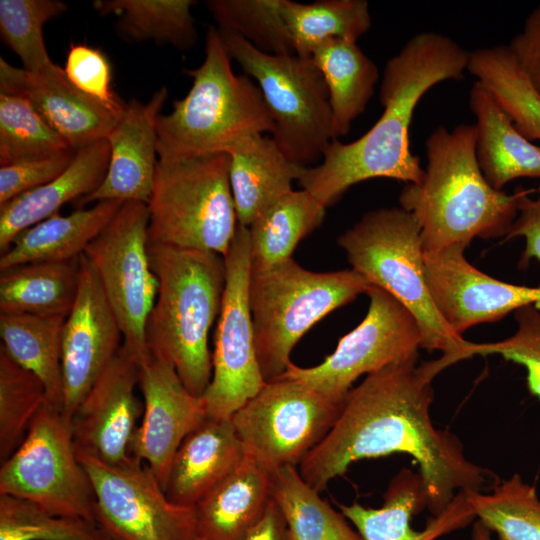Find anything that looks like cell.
I'll return each instance as SVG.
<instances>
[{
    "instance_id": "obj_24",
    "label": "cell",
    "mask_w": 540,
    "mask_h": 540,
    "mask_svg": "<svg viewBox=\"0 0 540 540\" xmlns=\"http://www.w3.org/2000/svg\"><path fill=\"white\" fill-rule=\"evenodd\" d=\"M107 138L78 151L70 165L52 181L0 206V251H6L27 228L59 213L60 208L93 193L108 170Z\"/></svg>"
},
{
    "instance_id": "obj_28",
    "label": "cell",
    "mask_w": 540,
    "mask_h": 540,
    "mask_svg": "<svg viewBox=\"0 0 540 540\" xmlns=\"http://www.w3.org/2000/svg\"><path fill=\"white\" fill-rule=\"evenodd\" d=\"M122 203L96 202L66 216L54 214L27 228L1 253L0 271L29 262L78 258L110 223Z\"/></svg>"
},
{
    "instance_id": "obj_26",
    "label": "cell",
    "mask_w": 540,
    "mask_h": 540,
    "mask_svg": "<svg viewBox=\"0 0 540 540\" xmlns=\"http://www.w3.org/2000/svg\"><path fill=\"white\" fill-rule=\"evenodd\" d=\"M271 486V471L246 455L194 506L198 536L207 540H243L272 499Z\"/></svg>"
},
{
    "instance_id": "obj_23",
    "label": "cell",
    "mask_w": 540,
    "mask_h": 540,
    "mask_svg": "<svg viewBox=\"0 0 540 540\" xmlns=\"http://www.w3.org/2000/svg\"><path fill=\"white\" fill-rule=\"evenodd\" d=\"M231 419L208 418L178 448L165 487L175 504L195 506L245 459Z\"/></svg>"
},
{
    "instance_id": "obj_40",
    "label": "cell",
    "mask_w": 540,
    "mask_h": 540,
    "mask_svg": "<svg viewBox=\"0 0 540 540\" xmlns=\"http://www.w3.org/2000/svg\"><path fill=\"white\" fill-rule=\"evenodd\" d=\"M47 402L41 380L0 348L1 463L19 447L33 419Z\"/></svg>"
},
{
    "instance_id": "obj_50",
    "label": "cell",
    "mask_w": 540,
    "mask_h": 540,
    "mask_svg": "<svg viewBox=\"0 0 540 540\" xmlns=\"http://www.w3.org/2000/svg\"><path fill=\"white\" fill-rule=\"evenodd\" d=\"M94 540H116L110 536H107L105 535L104 533H102L100 536H98L97 538H95Z\"/></svg>"
},
{
    "instance_id": "obj_41",
    "label": "cell",
    "mask_w": 540,
    "mask_h": 540,
    "mask_svg": "<svg viewBox=\"0 0 540 540\" xmlns=\"http://www.w3.org/2000/svg\"><path fill=\"white\" fill-rule=\"evenodd\" d=\"M68 9L59 0H0V35L28 71H38L50 64L44 25Z\"/></svg>"
},
{
    "instance_id": "obj_44",
    "label": "cell",
    "mask_w": 540,
    "mask_h": 540,
    "mask_svg": "<svg viewBox=\"0 0 540 540\" xmlns=\"http://www.w3.org/2000/svg\"><path fill=\"white\" fill-rule=\"evenodd\" d=\"M69 81L80 91L115 111L125 102L112 89V69L105 54L85 44H72L64 67Z\"/></svg>"
},
{
    "instance_id": "obj_12",
    "label": "cell",
    "mask_w": 540,
    "mask_h": 540,
    "mask_svg": "<svg viewBox=\"0 0 540 540\" xmlns=\"http://www.w3.org/2000/svg\"><path fill=\"white\" fill-rule=\"evenodd\" d=\"M147 203L123 202L104 230L86 247L123 334V346L140 366L150 358L145 327L158 292L148 254Z\"/></svg>"
},
{
    "instance_id": "obj_36",
    "label": "cell",
    "mask_w": 540,
    "mask_h": 540,
    "mask_svg": "<svg viewBox=\"0 0 540 540\" xmlns=\"http://www.w3.org/2000/svg\"><path fill=\"white\" fill-rule=\"evenodd\" d=\"M281 12L294 52L302 57H311L313 51L328 39L357 41L371 27L366 0H318L311 3L281 0Z\"/></svg>"
},
{
    "instance_id": "obj_32",
    "label": "cell",
    "mask_w": 540,
    "mask_h": 540,
    "mask_svg": "<svg viewBox=\"0 0 540 540\" xmlns=\"http://www.w3.org/2000/svg\"><path fill=\"white\" fill-rule=\"evenodd\" d=\"M326 207L308 191L292 190L248 226L251 271H262L292 258L299 242L321 225Z\"/></svg>"
},
{
    "instance_id": "obj_21",
    "label": "cell",
    "mask_w": 540,
    "mask_h": 540,
    "mask_svg": "<svg viewBox=\"0 0 540 540\" xmlns=\"http://www.w3.org/2000/svg\"><path fill=\"white\" fill-rule=\"evenodd\" d=\"M168 97L162 86L142 103L131 99L107 136L110 160L100 186L79 199V206L106 200L147 203L153 188L157 155V119Z\"/></svg>"
},
{
    "instance_id": "obj_34",
    "label": "cell",
    "mask_w": 540,
    "mask_h": 540,
    "mask_svg": "<svg viewBox=\"0 0 540 540\" xmlns=\"http://www.w3.org/2000/svg\"><path fill=\"white\" fill-rule=\"evenodd\" d=\"M467 69L490 91L522 135L530 141L540 140V97L507 44L470 52Z\"/></svg>"
},
{
    "instance_id": "obj_16",
    "label": "cell",
    "mask_w": 540,
    "mask_h": 540,
    "mask_svg": "<svg viewBox=\"0 0 540 540\" xmlns=\"http://www.w3.org/2000/svg\"><path fill=\"white\" fill-rule=\"evenodd\" d=\"M121 340L94 267L82 254L77 295L62 331L63 413L69 419L119 352Z\"/></svg>"
},
{
    "instance_id": "obj_45",
    "label": "cell",
    "mask_w": 540,
    "mask_h": 540,
    "mask_svg": "<svg viewBox=\"0 0 540 540\" xmlns=\"http://www.w3.org/2000/svg\"><path fill=\"white\" fill-rule=\"evenodd\" d=\"M76 151L0 167V206L55 179L70 165Z\"/></svg>"
},
{
    "instance_id": "obj_20",
    "label": "cell",
    "mask_w": 540,
    "mask_h": 540,
    "mask_svg": "<svg viewBox=\"0 0 540 540\" xmlns=\"http://www.w3.org/2000/svg\"><path fill=\"white\" fill-rule=\"evenodd\" d=\"M0 92L26 99L75 151L107 138L122 113L80 91L54 63L32 72L1 57Z\"/></svg>"
},
{
    "instance_id": "obj_4",
    "label": "cell",
    "mask_w": 540,
    "mask_h": 540,
    "mask_svg": "<svg viewBox=\"0 0 540 540\" xmlns=\"http://www.w3.org/2000/svg\"><path fill=\"white\" fill-rule=\"evenodd\" d=\"M148 254L158 280L145 327L148 350L172 365L186 388L202 397L212 377L208 336L222 305L224 256L150 242Z\"/></svg>"
},
{
    "instance_id": "obj_43",
    "label": "cell",
    "mask_w": 540,
    "mask_h": 540,
    "mask_svg": "<svg viewBox=\"0 0 540 540\" xmlns=\"http://www.w3.org/2000/svg\"><path fill=\"white\" fill-rule=\"evenodd\" d=\"M516 330L508 338L490 343H475L471 357L499 355L523 366L530 393L540 400V303L514 312Z\"/></svg>"
},
{
    "instance_id": "obj_49",
    "label": "cell",
    "mask_w": 540,
    "mask_h": 540,
    "mask_svg": "<svg viewBox=\"0 0 540 540\" xmlns=\"http://www.w3.org/2000/svg\"><path fill=\"white\" fill-rule=\"evenodd\" d=\"M472 540H493L492 532L479 520L472 527Z\"/></svg>"
},
{
    "instance_id": "obj_22",
    "label": "cell",
    "mask_w": 540,
    "mask_h": 540,
    "mask_svg": "<svg viewBox=\"0 0 540 540\" xmlns=\"http://www.w3.org/2000/svg\"><path fill=\"white\" fill-rule=\"evenodd\" d=\"M467 493L460 491L443 513L432 516L422 531L413 529L411 520L426 507V496L419 473L408 469L391 480L380 508L356 502L337 506L364 540H436L476 519Z\"/></svg>"
},
{
    "instance_id": "obj_25",
    "label": "cell",
    "mask_w": 540,
    "mask_h": 540,
    "mask_svg": "<svg viewBox=\"0 0 540 540\" xmlns=\"http://www.w3.org/2000/svg\"><path fill=\"white\" fill-rule=\"evenodd\" d=\"M476 118V158L487 182L496 190L523 177L540 178V146L522 135L494 96L478 81L469 92Z\"/></svg>"
},
{
    "instance_id": "obj_9",
    "label": "cell",
    "mask_w": 540,
    "mask_h": 540,
    "mask_svg": "<svg viewBox=\"0 0 540 540\" xmlns=\"http://www.w3.org/2000/svg\"><path fill=\"white\" fill-rule=\"evenodd\" d=\"M218 31L230 58L261 90L277 147L292 163L313 166L333 140L329 93L313 59L266 54L237 34Z\"/></svg>"
},
{
    "instance_id": "obj_39",
    "label": "cell",
    "mask_w": 540,
    "mask_h": 540,
    "mask_svg": "<svg viewBox=\"0 0 540 540\" xmlns=\"http://www.w3.org/2000/svg\"><path fill=\"white\" fill-rule=\"evenodd\" d=\"M206 6L219 30L237 34L266 54H295L281 0H209Z\"/></svg>"
},
{
    "instance_id": "obj_8",
    "label": "cell",
    "mask_w": 540,
    "mask_h": 540,
    "mask_svg": "<svg viewBox=\"0 0 540 540\" xmlns=\"http://www.w3.org/2000/svg\"><path fill=\"white\" fill-rule=\"evenodd\" d=\"M229 155L158 157L147 202L148 240L225 255L238 222Z\"/></svg>"
},
{
    "instance_id": "obj_51",
    "label": "cell",
    "mask_w": 540,
    "mask_h": 540,
    "mask_svg": "<svg viewBox=\"0 0 540 540\" xmlns=\"http://www.w3.org/2000/svg\"><path fill=\"white\" fill-rule=\"evenodd\" d=\"M196 540H207V539L198 536Z\"/></svg>"
},
{
    "instance_id": "obj_10",
    "label": "cell",
    "mask_w": 540,
    "mask_h": 540,
    "mask_svg": "<svg viewBox=\"0 0 540 540\" xmlns=\"http://www.w3.org/2000/svg\"><path fill=\"white\" fill-rule=\"evenodd\" d=\"M0 494L97 525L93 488L77 454L71 421L61 409L47 402L19 447L1 463Z\"/></svg>"
},
{
    "instance_id": "obj_17",
    "label": "cell",
    "mask_w": 540,
    "mask_h": 540,
    "mask_svg": "<svg viewBox=\"0 0 540 540\" xmlns=\"http://www.w3.org/2000/svg\"><path fill=\"white\" fill-rule=\"evenodd\" d=\"M464 247L424 253V272L432 299L450 328L467 329L496 322L511 312L540 303V284L500 281L468 262Z\"/></svg>"
},
{
    "instance_id": "obj_14",
    "label": "cell",
    "mask_w": 540,
    "mask_h": 540,
    "mask_svg": "<svg viewBox=\"0 0 540 540\" xmlns=\"http://www.w3.org/2000/svg\"><path fill=\"white\" fill-rule=\"evenodd\" d=\"M224 259L226 281L214 336L212 377L202 395L207 417L213 419H231L266 383L257 359L249 304L248 227L238 224Z\"/></svg>"
},
{
    "instance_id": "obj_30",
    "label": "cell",
    "mask_w": 540,
    "mask_h": 540,
    "mask_svg": "<svg viewBox=\"0 0 540 540\" xmlns=\"http://www.w3.org/2000/svg\"><path fill=\"white\" fill-rule=\"evenodd\" d=\"M66 316L0 312L2 348L43 383L48 403L63 411L62 331Z\"/></svg>"
},
{
    "instance_id": "obj_31",
    "label": "cell",
    "mask_w": 540,
    "mask_h": 540,
    "mask_svg": "<svg viewBox=\"0 0 540 540\" xmlns=\"http://www.w3.org/2000/svg\"><path fill=\"white\" fill-rule=\"evenodd\" d=\"M80 256L38 261L0 271V312L69 314L78 290Z\"/></svg>"
},
{
    "instance_id": "obj_42",
    "label": "cell",
    "mask_w": 540,
    "mask_h": 540,
    "mask_svg": "<svg viewBox=\"0 0 540 540\" xmlns=\"http://www.w3.org/2000/svg\"><path fill=\"white\" fill-rule=\"evenodd\" d=\"M102 533L86 520L58 516L31 501L0 494V540H94Z\"/></svg>"
},
{
    "instance_id": "obj_1",
    "label": "cell",
    "mask_w": 540,
    "mask_h": 540,
    "mask_svg": "<svg viewBox=\"0 0 540 540\" xmlns=\"http://www.w3.org/2000/svg\"><path fill=\"white\" fill-rule=\"evenodd\" d=\"M418 358L372 372L350 390L330 431L299 464L308 485L321 492L356 461L402 453L419 466L432 516L460 491H481L491 473L470 461L460 440L435 427L430 416L432 381L454 363L444 355L422 363Z\"/></svg>"
},
{
    "instance_id": "obj_38",
    "label": "cell",
    "mask_w": 540,
    "mask_h": 540,
    "mask_svg": "<svg viewBox=\"0 0 540 540\" xmlns=\"http://www.w3.org/2000/svg\"><path fill=\"white\" fill-rule=\"evenodd\" d=\"M70 150L65 139L26 99L0 92V167Z\"/></svg>"
},
{
    "instance_id": "obj_47",
    "label": "cell",
    "mask_w": 540,
    "mask_h": 540,
    "mask_svg": "<svg viewBox=\"0 0 540 540\" xmlns=\"http://www.w3.org/2000/svg\"><path fill=\"white\" fill-rule=\"evenodd\" d=\"M519 237L525 241L519 267L526 268L532 260L540 262V186L520 201L518 215L506 239Z\"/></svg>"
},
{
    "instance_id": "obj_3",
    "label": "cell",
    "mask_w": 540,
    "mask_h": 540,
    "mask_svg": "<svg viewBox=\"0 0 540 540\" xmlns=\"http://www.w3.org/2000/svg\"><path fill=\"white\" fill-rule=\"evenodd\" d=\"M476 139L475 123H461L451 130L438 126L426 139L424 178L407 183L399 194L400 207L420 227L424 253L466 249L475 238H506L520 201L535 191L494 189L478 165Z\"/></svg>"
},
{
    "instance_id": "obj_46",
    "label": "cell",
    "mask_w": 540,
    "mask_h": 540,
    "mask_svg": "<svg viewBox=\"0 0 540 540\" xmlns=\"http://www.w3.org/2000/svg\"><path fill=\"white\" fill-rule=\"evenodd\" d=\"M515 62L540 97V4L528 15L522 30L507 44Z\"/></svg>"
},
{
    "instance_id": "obj_6",
    "label": "cell",
    "mask_w": 540,
    "mask_h": 540,
    "mask_svg": "<svg viewBox=\"0 0 540 540\" xmlns=\"http://www.w3.org/2000/svg\"><path fill=\"white\" fill-rule=\"evenodd\" d=\"M351 268L397 299L416 319L422 348L455 363L471 358L473 342L455 333L437 309L425 278L420 227L401 207L366 212L338 238Z\"/></svg>"
},
{
    "instance_id": "obj_13",
    "label": "cell",
    "mask_w": 540,
    "mask_h": 540,
    "mask_svg": "<svg viewBox=\"0 0 540 540\" xmlns=\"http://www.w3.org/2000/svg\"><path fill=\"white\" fill-rule=\"evenodd\" d=\"M94 493L96 524L116 540H196L194 506L173 503L150 468L131 456L109 464L77 453Z\"/></svg>"
},
{
    "instance_id": "obj_48",
    "label": "cell",
    "mask_w": 540,
    "mask_h": 540,
    "mask_svg": "<svg viewBox=\"0 0 540 540\" xmlns=\"http://www.w3.org/2000/svg\"><path fill=\"white\" fill-rule=\"evenodd\" d=\"M243 540H290L286 520L273 499Z\"/></svg>"
},
{
    "instance_id": "obj_15",
    "label": "cell",
    "mask_w": 540,
    "mask_h": 540,
    "mask_svg": "<svg viewBox=\"0 0 540 540\" xmlns=\"http://www.w3.org/2000/svg\"><path fill=\"white\" fill-rule=\"evenodd\" d=\"M366 294L369 307L364 319L339 339L332 354L308 368L291 362L282 376L299 380L343 404L361 375L418 354L422 334L414 316L379 287L372 285Z\"/></svg>"
},
{
    "instance_id": "obj_33",
    "label": "cell",
    "mask_w": 540,
    "mask_h": 540,
    "mask_svg": "<svg viewBox=\"0 0 540 540\" xmlns=\"http://www.w3.org/2000/svg\"><path fill=\"white\" fill-rule=\"evenodd\" d=\"M272 499L280 508L290 540H364L348 519L308 485L296 466L271 471Z\"/></svg>"
},
{
    "instance_id": "obj_7",
    "label": "cell",
    "mask_w": 540,
    "mask_h": 540,
    "mask_svg": "<svg viewBox=\"0 0 540 540\" xmlns=\"http://www.w3.org/2000/svg\"><path fill=\"white\" fill-rule=\"evenodd\" d=\"M371 286L352 268L313 272L293 258L266 270L251 271L249 304L265 382L285 373L293 348L309 329L367 293Z\"/></svg>"
},
{
    "instance_id": "obj_37",
    "label": "cell",
    "mask_w": 540,
    "mask_h": 540,
    "mask_svg": "<svg viewBox=\"0 0 540 540\" xmlns=\"http://www.w3.org/2000/svg\"><path fill=\"white\" fill-rule=\"evenodd\" d=\"M467 500L476 519L498 540H540V499L536 488L519 474L489 493L468 492Z\"/></svg>"
},
{
    "instance_id": "obj_29",
    "label": "cell",
    "mask_w": 540,
    "mask_h": 540,
    "mask_svg": "<svg viewBox=\"0 0 540 540\" xmlns=\"http://www.w3.org/2000/svg\"><path fill=\"white\" fill-rule=\"evenodd\" d=\"M311 58L329 93L333 139L345 136L366 109L379 80L377 65L357 41L332 38L320 44Z\"/></svg>"
},
{
    "instance_id": "obj_5",
    "label": "cell",
    "mask_w": 540,
    "mask_h": 540,
    "mask_svg": "<svg viewBox=\"0 0 540 540\" xmlns=\"http://www.w3.org/2000/svg\"><path fill=\"white\" fill-rule=\"evenodd\" d=\"M220 33L210 26L200 66L185 97L157 119L158 157L187 158L230 152L245 139L272 134L274 122L258 85L236 75Z\"/></svg>"
},
{
    "instance_id": "obj_18",
    "label": "cell",
    "mask_w": 540,
    "mask_h": 540,
    "mask_svg": "<svg viewBox=\"0 0 540 540\" xmlns=\"http://www.w3.org/2000/svg\"><path fill=\"white\" fill-rule=\"evenodd\" d=\"M140 364L122 345L70 421L77 453L109 464L128 460L143 413Z\"/></svg>"
},
{
    "instance_id": "obj_19",
    "label": "cell",
    "mask_w": 540,
    "mask_h": 540,
    "mask_svg": "<svg viewBox=\"0 0 540 540\" xmlns=\"http://www.w3.org/2000/svg\"><path fill=\"white\" fill-rule=\"evenodd\" d=\"M139 390L143 413L131 455L150 468L165 490L178 448L207 419L205 402L186 388L172 365L151 355L140 366Z\"/></svg>"
},
{
    "instance_id": "obj_35",
    "label": "cell",
    "mask_w": 540,
    "mask_h": 540,
    "mask_svg": "<svg viewBox=\"0 0 540 540\" xmlns=\"http://www.w3.org/2000/svg\"><path fill=\"white\" fill-rule=\"evenodd\" d=\"M193 0H97L101 15L119 17L118 30L135 42L151 40L181 50L191 48L198 33L191 8Z\"/></svg>"
},
{
    "instance_id": "obj_27",
    "label": "cell",
    "mask_w": 540,
    "mask_h": 540,
    "mask_svg": "<svg viewBox=\"0 0 540 540\" xmlns=\"http://www.w3.org/2000/svg\"><path fill=\"white\" fill-rule=\"evenodd\" d=\"M227 154L237 222L248 227L293 190L301 166L289 161L273 139L263 135L245 139Z\"/></svg>"
},
{
    "instance_id": "obj_11",
    "label": "cell",
    "mask_w": 540,
    "mask_h": 540,
    "mask_svg": "<svg viewBox=\"0 0 540 540\" xmlns=\"http://www.w3.org/2000/svg\"><path fill=\"white\" fill-rule=\"evenodd\" d=\"M343 404L281 376L266 382L231 420L246 455L273 471L297 467L330 431Z\"/></svg>"
},
{
    "instance_id": "obj_2",
    "label": "cell",
    "mask_w": 540,
    "mask_h": 540,
    "mask_svg": "<svg viewBox=\"0 0 540 540\" xmlns=\"http://www.w3.org/2000/svg\"><path fill=\"white\" fill-rule=\"evenodd\" d=\"M469 55L444 34L426 31L413 35L385 65L379 119L350 143L333 139L319 164L301 166L297 177L301 188L327 207L351 186L372 178L420 183L425 169L410 149L413 113L429 89L446 80L464 78Z\"/></svg>"
}]
</instances>
